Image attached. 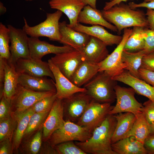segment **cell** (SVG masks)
<instances>
[{
  "label": "cell",
  "mask_w": 154,
  "mask_h": 154,
  "mask_svg": "<svg viewBox=\"0 0 154 154\" xmlns=\"http://www.w3.org/2000/svg\"><path fill=\"white\" fill-rule=\"evenodd\" d=\"M116 123L114 115H109L94 130L88 140L84 142L75 141V143L87 154H116L112 148L111 140Z\"/></svg>",
  "instance_id": "6da1fadb"
},
{
  "label": "cell",
  "mask_w": 154,
  "mask_h": 154,
  "mask_svg": "<svg viewBox=\"0 0 154 154\" xmlns=\"http://www.w3.org/2000/svg\"><path fill=\"white\" fill-rule=\"evenodd\" d=\"M101 11L105 19L116 27L119 34L122 30L131 27L149 28L145 13L143 11L132 9L122 2Z\"/></svg>",
  "instance_id": "7a4b0ae2"
},
{
  "label": "cell",
  "mask_w": 154,
  "mask_h": 154,
  "mask_svg": "<svg viewBox=\"0 0 154 154\" xmlns=\"http://www.w3.org/2000/svg\"><path fill=\"white\" fill-rule=\"evenodd\" d=\"M117 81L104 72H99L83 86L86 93L93 99L101 103L112 104L116 100L114 89Z\"/></svg>",
  "instance_id": "3957f363"
},
{
  "label": "cell",
  "mask_w": 154,
  "mask_h": 154,
  "mask_svg": "<svg viewBox=\"0 0 154 154\" xmlns=\"http://www.w3.org/2000/svg\"><path fill=\"white\" fill-rule=\"evenodd\" d=\"M62 12L57 10L54 13H46V18L44 21L35 26L31 27L24 18L25 25L23 29L30 37H45L50 40L60 42L61 35L59 29V21Z\"/></svg>",
  "instance_id": "277c9868"
},
{
  "label": "cell",
  "mask_w": 154,
  "mask_h": 154,
  "mask_svg": "<svg viewBox=\"0 0 154 154\" xmlns=\"http://www.w3.org/2000/svg\"><path fill=\"white\" fill-rule=\"evenodd\" d=\"M114 106L109 103H101L92 99L86 110L76 123L92 133L109 115Z\"/></svg>",
  "instance_id": "5b68a950"
},
{
  "label": "cell",
  "mask_w": 154,
  "mask_h": 154,
  "mask_svg": "<svg viewBox=\"0 0 154 154\" xmlns=\"http://www.w3.org/2000/svg\"><path fill=\"white\" fill-rule=\"evenodd\" d=\"M116 102L110 112L109 115H114L120 113L129 112L136 117L143 113V104L135 99L136 92L132 88H126L116 85L114 88Z\"/></svg>",
  "instance_id": "8992f818"
},
{
  "label": "cell",
  "mask_w": 154,
  "mask_h": 154,
  "mask_svg": "<svg viewBox=\"0 0 154 154\" xmlns=\"http://www.w3.org/2000/svg\"><path fill=\"white\" fill-rule=\"evenodd\" d=\"M92 133L84 127L67 121L60 128L54 131L49 139L50 144L54 146L68 141L84 142L88 140Z\"/></svg>",
  "instance_id": "52a82bcc"
},
{
  "label": "cell",
  "mask_w": 154,
  "mask_h": 154,
  "mask_svg": "<svg viewBox=\"0 0 154 154\" xmlns=\"http://www.w3.org/2000/svg\"><path fill=\"white\" fill-rule=\"evenodd\" d=\"M132 29L123 30V38L113 52L98 64L99 72H104L112 78L121 74L127 67L121 60L122 53L125 42L131 34Z\"/></svg>",
  "instance_id": "ba28073f"
},
{
  "label": "cell",
  "mask_w": 154,
  "mask_h": 154,
  "mask_svg": "<svg viewBox=\"0 0 154 154\" xmlns=\"http://www.w3.org/2000/svg\"><path fill=\"white\" fill-rule=\"evenodd\" d=\"M93 99L86 92H79L62 100L65 121L76 123Z\"/></svg>",
  "instance_id": "9c48e42d"
},
{
  "label": "cell",
  "mask_w": 154,
  "mask_h": 154,
  "mask_svg": "<svg viewBox=\"0 0 154 154\" xmlns=\"http://www.w3.org/2000/svg\"><path fill=\"white\" fill-rule=\"evenodd\" d=\"M9 30L11 57L9 60L14 64L20 58H30L29 47V37L23 29L7 25Z\"/></svg>",
  "instance_id": "30bf717a"
},
{
  "label": "cell",
  "mask_w": 154,
  "mask_h": 154,
  "mask_svg": "<svg viewBox=\"0 0 154 154\" xmlns=\"http://www.w3.org/2000/svg\"><path fill=\"white\" fill-rule=\"evenodd\" d=\"M50 59L61 73L70 80L79 66L85 60L82 53L74 49L55 54Z\"/></svg>",
  "instance_id": "8fae6325"
},
{
  "label": "cell",
  "mask_w": 154,
  "mask_h": 154,
  "mask_svg": "<svg viewBox=\"0 0 154 154\" xmlns=\"http://www.w3.org/2000/svg\"><path fill=\"white\" fill-rule=\"evenodd\" d=\"M56 93L51 91H33L26 89L19 84L17 94L12 101L15 109L14 115L22 113L37 101Z\"/></svg>",
  "instance_id": "7c38bea8"
},
{
  "label": "cell",
  "mask_w": 154,
  "mask_h": 154,
  "mask_svg": "<svg viewBox=\"0 0 154 154\" xmlns=\"http://www.w3.org/2000/svg\"><path fill=\"white\" fill-rule=\"evenodd\" d=\"M15 66L17 71L19 74L34 77L49 76L54 80L48 62L31 57L20 58L17 61Z\"/></svg>",
  "instance_id": "4fadbf2b"
},
{
  "label": "cell",
  "mask_w": 154,
  "mask_h": 154,
  "mask_svg": "<svg viewBox=\"0 0 154 154\" xmlns=\"http://www.w3.org/2000/svg\"><path fill=\"white\" fill-rule=\"evenodd\" d=\"M48 62L55 81L57 98L63 99L79 92H86L84 87H79L74 84L64 75L57 67L49 59Z\"/></svg>",
  "instance_id": "5bb4252c"
},
{
  "label": "cell",
  "mask_w": 154,
  "mask_h": 154,
  "mask_svg": "<svg viewBox=\"0 0 154 154\" xmlns=\"http://www.w3.org/2000/svg\"><path fill=\"white\" fill-rule=\"evenodd\" d=\"M59 29L61 35L60 42L81 52L90 40V36L68 27L65 21L59 22Z\"/></svg>",
  "instance_id": "9a60e30c"
},
{
  "label": "cell",
  "mask_w": 154,
  "mask_h": 154,
  "mask_svg": "<svg viewBox=\"0 0 154 154\" xmlns=\"http://www.w3.org/2000/svg\"><path fill=\"white\" fill-rule=\"evenodd\" d=\"M65 122L62 100L57 98L43 123V136L45 139H48L54 131L63 126Z\"/></svg>",
  "instance_id": "2e32d148"
},
{
  "label": "cell",
  "mask_w": 154,
  "mask_h": 154,
  "mask_svg": "<svg viewBox=\"0 0 154 154\" xmlns=\"http://www.w3.org/2000/svg\"><path fill=\"white\" fill-rule=\"evenodd\" d=\"M29 47L30 57L39 60H41L44 56L47 54H56L74 49L68 45L55 46L34 37H29Z\"/></svg>",
  "instance_id": "e0dca14e"
},
{
  "label": "cell",
  "mask_w": 154,
  "mask_h": 154,
  "mask_svg": "<svg viewBox=\"0 0 154 154\" xmlns=\"http://www.w3.org/2000/svg\"><path fill=\"white\" fill-rule=\"evenodd\" d=\"M49 3L51 8L60 10L66 15L69 20L67 25L72 28L78 23L79 14L86 5L82 0H51Z\"/></svg>",
  "instance_id": "ac0fdd59"
},
{
  "label": "cell",
  "mask_w": 154,
  "mask_h": 154,
  "mask_svg": "<svg viewBox=\"0 0 154 154\" xmlns=\"http://www.w3.org/2000/svg\"><path fill=\"white\" fill-rule=\"evenodd\" d=\"M115 80L123 83L133 88L136 93L154 102V87L141 79L132 75L124 70L119 75L112 78Z\"/></svg>",
  "instance_id": "d6986e66"
},
{
  "label": "cell",
  "mask_w": 154,
  "mask_h": 154,
  "mask_svg": "<svg viewBox=\"0 0 154 154\" xmlns=\"http://www.w3.org/2000/svg\"><path fill=\"white\" fill-rule=\"evenodd\" d=\"M34 77L20 74L19 84L25 88L36 92L51 91L56 92L55 82L52 79L45 77Z\"/></svg>",
  "instance_id": "ffe728a7"
},
{
  "label": "cell",
  "mask_w": 154,
  "mask_h": 154,
  "mask_svg": "<svg viewBox=\"0 0 154 154\" xmlns=\"http://www.w3.org/2000/svg\"><path fill=\"white\" fill-rule=\"evenodd\" d=\"M107 46L100 39L90 36L89 41L81 52L85 60L98 64L109 54Z\"/></svg>",
  "instance_id": "44dd1931"
},
{
  "label": "cell",
  "mask_w": 154,
  "mask_h": 154,
  "mask_svg": "<svg viewBox=\"0 0 154 154\" xmlns=\"http://www.w3.org/2000/svg\"><path fill=\"white\" fill-rule=\"evenodd\" d=\"M72 29L76 31L83 33L90 36L97 38L107 46L117 45L120 42L123 38L122 36L110 33L103 26L100 25L87 26L78 23Z\"/></svg>",
  "instance_id": "7402d4cb"
},
{
  "label": "cell",
  "mask_w": 154,
  "mask_h": 154,
  "mask_svg": "<svg viewBox=\"0 0 154 154\" xmlns=\"http://www.w3.org/2000/svg\"><path fill=\"white\" fill-rule=\"evenodd\" d=\"M4 70L5 78L2 96L12 101L17 91L19 74L16 69L15 65L5 59Z\"/></svg>",
  "instance_id": "603a6c76"
},
{
  "label": "cell",
  "mask_w": 154,
  "mask_h": 154,
  "mask_svg": "<svg viewBox=\"0 0 154 154\" xmlns=\"http://www.w3.org/2000/svg\"><path fill=\"white\" fill-rule=\"evenodd\" d=\"M78 23L93 25H100L117 32L116 27L107 21L103 17L101 11L89 5L85 6L78 15Z\"/></svg>",
  "instance_id": "cb8c5ba5"
},
{
  "label": "cell",
  "mask_w": 154,
  "mask_h": 154,
  "mask_svg": "<svg viewBox=\"0 0 154 154\" xmlns=\"http://www.w3.org/2000/svg\"><path fill=\"white\" fill-rule=\"evenodd\" d=\"M114 116L117 123L112 138V144L126 137L136 119L135 115L129 112L120 113Z\"/></svg>",
  "instance_id": "d4e9b609"
},
{
  "label": "cell",
  "mask_w": 154,
  "mask_h": 154,
  "mask_svg": "<svg viewBox=\"0 0 154 154\" xmlns=\"http://www.w3.org/2000/svg\"><path fill=\"white\" fill-rule=\"evenodd\" d=\"M99 72L98 64L84 60L77 68L70 81L76 86L81 87L91 80Z\"/></svg>",
  "instance_id": "484cf974"
},
{
  "label": "cell",
  "mask_w": 154,
  "mask_h": 154,
  "mask_svg": "<svg viewBox=\"0 0 154 154\" xmlns=\"http://www.w3.org/2000/svg\"><path fill=\"white\" fill-rule=\"evenodd\" d=\"M112 148L116 154H147L142 143L132 137L120 139L112 144Z\"/></svg>",
  "instance_id": "4316f807"
},
{
  "label": "cell",
  "mask_w": 154,
  "mask_h": 154,
  "mask_svg": "<svg viewBox=\"0 0 154 154\" xmlns=\"http://www.w3.org/2000/svg\"><path fill=\"white\" fill-rule=\"evenodd\" d=\"M145 54L143 50L135 52L123 50L121 60L123 63L127 65L125 70L128 71L133 76L140 79L139 70L141 66L143 57Z\"/></svg>",
  "instance_id": "83f0119b"
},
{
  "label": "cell",
  "mask_w": 154,
  "mask_h": 154,
  "mask_svg": "<svg viewBox=\"0 0 154 154\" xmlns=\"http://www.w3.org/2000/svg\"><path fill=\"white\" fill-rule=\"evenodd\" d=\"M35 113L30 108L22 113L14 116L16 117L17 126L14 133L13 144V149H17L19 146L25 131L27 128L30 118Z\"/></svg>",
  "instance_id": "f1b7e54d"
},
{
  "label": "cell",
  "mask_w": 154,
  "mask_h": 154,
  "mask_svg": "<svg viewBox=\"0 0 154 154\" xmlns=\"http://www.w3.org/2000/svg\"><path fill=\"white\" fill-rule=\"evenodd\" d=\"M145 28L140 26L133 27L131 33L124 45L123 50L135 52L144 50L145 40L143 32Z\"/></svg>",
  "instance_id": "f546056e"
},
{
  "label": "cell",
  "mask_w": 154,
  "mask_h": 154,
  "mask_svg": "<svg viewBox=\"0 0 154 154\" xmlns=\"http://www.w3.org/2000/svg\"><path fill=\"white\" fill-rule=\"evenodd\" d=\"M149 124L142 113L136 117L133 126L126 137H132L144 144L145 139L149 135Z\"/></svg>",
  "instance_id": "4dcf8cb0"
},
{
  "label": "cell",
  "mask_w": 154,
  "mask_h": 154,
  "mask_svg": "<svg viewBox=\"0 0 154 154\" xmlns=\"http://www.w3.org/2000/svg\"><path fill=\"white\" fill-rule=\"evenodd\" d=\"M9 30L2 23H0V58L9 60L11 57L9 43Z\"/></svg>",
  "instance_id": "1f68e13d"
},
{
  "label": "cell",
  "mask_w": 154,
  "mask_h": 154,
  "mask_svg": "<svg viewBox=\"0 0 154 154\" xmlns=\"http://www.w3.org/2000/svg\"><path fill=\"white\" fill-rule=\"evenodd\" d=\"M17 122L16 117L0 120V141L7 139H11Z\"/></svg>",
  "instance_id": "d6a6232c"
},
{
  "label": "cell",
  "mask_w": 154,
  "mask_h": 154,
  "mask_svg": "<svg viewBox=\"0 0 154 154\" xmlns=\"http://www.w3.org/2000/svg\"><path fill=\"white\" fill-rule=\"evenodd\" d=\"M60 154H86L75 143L74 141H68L53 146Z\"/></svg>",
  "instance_id": "836d02e7"
},
{
  "label": "cell",
  "mask_w": 154,
  "mask_h": 154,
  "mask_svg": "<svg viewBox=\"0 0 154 154\" xmlns=\"http://www.w3.org/2000/svg\"><path fill=\"white\" fill-rule=\"evenodd\" d=\"M49 112L34 113L31 116L24 135H29L38 128L47 117Z\"/></svg>",
  "instance_id": "e575fe53"
},
{
  "label": "cell",
  "mask_w": 154,
  "mask_h": 154,
  "mask_svg": "<svg viewBox=\"0 0 154 154\" xmlns=\"http://www.w3.org/2000/svg\"><path fill=\"white\" fill-rule=\"evenodd\" d=\"M57 97L56 93L44 98L35 103L31 107L35 113L50 112Z\"/></svg>",
  "instance_id": "d590c367"
},
{
  "label": "cell",
  "mask_w": 154,
  "mask_h": 154,
  "mask_svg": "<svg viewBox=\"0 0 154 154\" xmlns=\"http://www.w3.org/2000/svg\"><path fill=\"white\" fill-rule=\"evenodd\" d=\"M143 37L145 40L143 50L145 54L154 52V30L145 28Z\"/></svg>",
  "instance_id": "8d00e7d4"
},
{
  "label": "cell",
  "mask_w": 154,
  "mask_h": 154,
  "mask_svg": "<svg viewBox=\"0 0 154 154\" xmlns=\"http://www.w3.org/2000/svg\"><path fill=\"white\" fill-rule=\"evenodd\" d=\"M42 132L41 130L37 132L29 142L27 146L29 153L36 154L39 151L42 143Z\"/></svg>",
  "instance_id": "74e56055"
},
{
  "label": "cell",
  "mask_w": 154,
  "mask_h": 154,
  "mask_svg": "<svg viewBox=\"0 0 154 154\" xmlns=\"http://www.w3.org/2000/svg\"><path fill=\"white\" fill-rule=\"evenodd\" d=\"M143 113L150 124L154 122V102L149 99L143 103Z\"/></svg>",
  "instance_id": "f35d334b"
},
{
  "label": "cell",
  "mask_w": 154,
  "mask_h": 154,
  "mask_svg": "<svg viewBox=\"0 0 154 154\" xmlns=\"http://www.w3.org/2000/svg\"><path fill=\"white\" fill-rule=\"evenodd\" d=\"M1 98L0 120H2L9 118L11 116V108L12 101L8 100L3 96Z\"/></svg>",
  "instance_id": "ab89813d"
},
{
  "label": "cell",
  "mask_w": 154,
  "mask_h": 154,
  "mask_svg": "<svg viewBox=\"0 0 154 154\" xmlns=\"http://www.w3.org/2000/svg\"><path fill=\"white\" fill-rule=\"evenodd\" d=\"M139 73L141 79L154 87V72L141 67Z\"/></svg>",
  "instance_id": "60d3db41"
},
{
  "label": "cell",
  "mask_w": 154,
  "mask_h": 154,
  "mask_svg": "<svg viewBox=\"0 0 154 154\" xmlns=\"http://www.w3.org/2000/svg\"><path fill=\"white\" fill-rule=\"evenodd\" d=\"M141 67L154 72V52L144 56Z\"/></svg>",
  "instance_id": "b9f144b4"
},
{
  "label": "cell",
  "mask_w": 154,
  "mask_h": 154,
  "mask_svg": "<svg viewBox=\"0 0 154 154\" xmlns=\"http://www.w3.org/2000/svg\"><path fill=\"white\" fill-rule=\"evenodd\" d=\"M128 5L133 9L139 7H145L148 9H154V0H144L143 2L139 3L130 2L129 3Z\"/></svg>",
  "instance_id": "7bdbcfd3"
},
{
  "label": "cell",
  "mask_w": 154,
  "mask_h": 154,
  "mask_svg": "<svg viewBox=\"0 0 154 154\" xmlns=\"http://www.w3.org/2000/svg\"><path fill=\"white\" fill-rule=\"evenodd\" d=\"M11 140V139H7L0 142V154L12 153L13 147Z\"/></svg>",
  "instance_id": "ee69618b"
},
{
  "label": "cell",
  "mask_w": 154,
  "mask_h": 154,
  "mask_svg": "<svg viewBox=\"0 0 154 154\" xmlns=\"http://www.w3.org/2000/svg\"><path fill=\"white\" fill-rule=\"evenodd\" d=\"M147 154H154V135H149L144 143Z\"/></svg>",
  "instance_id": "f6af8a7d"
},
{
  "label": "cell",
  "mask_w": 154,
  "mask_h": 154,
  "mask_svg": "<svg viewBox=\"0 0 154 154\" xmlns=\"http://www.w3.org/2000/svg\"><path fill=\"white\" fill-rule=\"evenodd\" d=\"M5 59L0 58V98L3 95L5 78Z\"/></svg>",
  "instance_id": "bcb514c9"
},
{
  "label": "cell",
  "mask_w": 154,
  "mask_h": 154,
  "mask_svg": "<svg viewBox=\"0 0 154 154\" xmlns=\"http://www.w3.org/2000/svg\"><path fill=\"white\" fill-rule=\"evenodd\" d=\"M149 28L154 30V9H147L145 13Z\"/></svg>",
  "instance_id": "7dc6e473"
},
{
  "label": "cell",
  "mask_w": 154,
  "mask_h": 154,
  "mask_svg": "<svg viewBox=\"0 0 154 154\" xmlns=\"http://www.w3.org/2000/svg\"><path fill=\"white\" fill-rule=\"evenodd\" d=\"M128 0H113L109 2H106L103 10H107L116 5L119 4L123 2H126Z\"/></svg>",
  "instance_id": "c3c4849f"
},
{
  "label": "cell",
  "mask_w": 154,
  "mask_h": 154,
  "mask_svg": "<svg viewBox=\"0 0 154 154\" xmlns=\"http://www.w3.org/2000/svg\"><path fill=\"white\" fill-rule=\"evenodd\" d=\"M86 5H89L94 8H96V0H82Z\"/></svg>",
  "instance_id": "681fc988"
},
{
  "label": "cell",
  "mask_w": 154,
  "mask_h": 154,
  "mask_svg": "<svg viewBox=\"0 0 154 154\" xmlns=\"http://www.w3.org/2000/svg\"><path fill=\"white\" fill-rule=\"evenodd\" d=\"M6 11V8L4 6L3 3L0 2V14L2 15L4 14Z\"/></svg>",
  "instance_id": "f907efd6"
},
{
  "label": "cell",
  "mask_w": 154,
  "mask_h": 154,
  "mask_svg": "<svg viewBox=\"0 0 154 154\" xmlns=\"http://www.w3.org/2000/svg\"><path fill=\"white\" fill-rule=\"evenodd\" d=\"M149 135H154V122L149 124Z\"/></svg>",
  "instance_id": "816d5d0a"
},
{
  "label": "cell",
  "mask_w": 154,
  "mask_h": 154,
  "mask_svg": "<svg viewBox=\"0 0 154 154\" xmlns=\"http://www.w3.org/2000/svg\"><path fill=\"white\" fill-rule=\"evenodd\" d=\"M33 0H25V1H33Z\"/></svg>",
  "instance_id": "f5cc1de1"
},
{
  "label": "cell",
  "mask_w": 154,
  "mask_h": 154,
  "mask_svg": "<svg viewBox=\"0 0 154 154\" xmlns=\"http://www.w3.org/2000/svg\"><path fill=\"white\" fill-rule=\"evenodd\" d=\"M113 0H110V1H112Z\"/></svg>",
  "instance_id": "db71d44e"
}]
</instances>
